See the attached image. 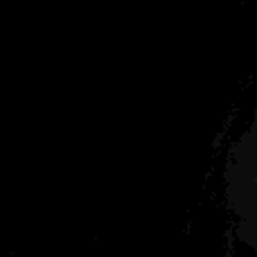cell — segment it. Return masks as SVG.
Instances as JSON below:
<instances>
[{"instance_id": "1", "label": "cell", "mask_w": 257, "mask_h": 257, "mask_svg": "<svg viewBox=\"0 0 257 257\" xmlns=\"http://www.w3.org/2000/svg\"><path fill=\"white\" fill-rule=\"evenodd\" d=\"M226 239L223 257H257V102L223 158Z\"/></svg>"}]
</instances>
